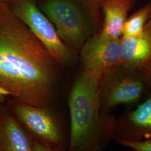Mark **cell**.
<instances>
[{
  "label": "cell",
  "mask_w": 151,
  "mask_h": 151,
  "mask_svg": "<svg viewBox=\"0 0 151 151\" xmlns=\"http://www.w3.org/2000/svg\"><path fill=\"white\" fill-rule=\"evenodd\" d=\"M63 68L27 25L0 3V102L50 107Z\"/></svg>",
  "instance_id": "6da1fadb"
},
{
  "label": "cell",
  "mask_w": 151,
  "mask_h": 151,
  "mask_svg": "<svg viewBox=\"0 0 151 151\" xmlns=\"http://www.w3.org/2000/svg\"><path fill=\"white\" fill-rule=\"evenodd\" d=\"M103 74L83 68L69 97L70 151H99L114 138L115 118L100 112Z\"/></svg>",
  "instance_id": "7a4b0ae2"
},
{
  "label": "cell",
  "mask_w": 151,
  "mask_h": 151,
  "mask_svg": "<svg viewBox=\"0 0 151 151\" xmlns=\"http://www.w3.org/2000/svg\"><path fill=\"white\" fill-rule=\"evenodd\" d=\"M35 1L62 40L78 54L87 40L101 30V0Z\"/></svg>",
  "instance_id": "3957f363"
},
{
  "label": "cell",
  "mask_w": 151,
  "mask_h": 151,
  "mask_svg": "<svg viewBox=\"0 0 151 151\" xmlns=\"http://www.w3.org/2000/svg\"><path fill=\"white\" fill-rule=\"evenodd\" d=\"M150 90L140 70L122 63L103 74L100 92L101 114H109L120 105L138 103Z\"/></svg>",
  "instance_id": "277c9868"
},
{
  "label": "cell",
  "mask_w": 151,
  "mask_h": 151,
  "mask_svg": "<svg viewBox=\"0 0 151 151\" xmlns=\"http://www.w3.org/2000/svg\"><path fill=\"white\" fill-rule=\"evenodd\" d=\"M5 105L32 139L48 147L51 151L65 149V136L60 120L50 107H42L12 99Z\"/></svg>",
  "instance_id": "5b68a950"
},
{
  "label": "cell",
  "mask_w": 151,
  "mask_h": 151,
  "mask_svg": "<svg viewBox=\"0 0 151 151\" xmlns=\"http://www.w3.org/2000/svg\"><path fill=\"white\" fill-rule=\"evenodd\" d=\"M9 4L14 14L27 25L63 68L75 62L78 54L62 40L35 0H12Z\"/></svg>",
  "instance_id": "8992f818"
},
{
  "label": "cell",
  "mask_w": 151,
  "mask_h": 151,
  "mask_svg": "<svg viewBox=\"0 0 151 151\" xmlns=\"http://www.w3.org/2000/svg\"><path fill=\"white\" fill-rule=\"evenodd\" d=\"M78 54L83 68L104 74L122 63L120 38L95 34L87 40Z\"/></svg>",
  "instance_id": "52a82bcc"
},
{
  "label": "cell",
  "mask_w": 151,
  "mask_h": 151,
  "mask_svg": "<svg viewBox=\"0 0 151 151\" xmlns=\"http://www.w3.org/2000/svg\"><path fill=\"white\" fill-rule=\"evenodd\" d=\"M113 139L116 142L151 139V89L137 108L128 110L116 119Z\"/></svg>",
  "instance_id": "ba28073f"
},
{
  "label": "cell",
  "mask_w": 151,
  "mask_h": 151,
  "mask_svg": "<svg viewBox=\"0 0 151 151\" xmlns=\"http://www.w3.org/2000/svg\"><path fill=\"white\" fill-rule=\"evenodd\" d=\"M122 64L140 70L151 60V20L139 35L121 37Z\"/></svg>",
  "instance_id": "9c48e42d"
},
{
  "label": "cell",
  "mask_w": 151,
  "mask_h": 151,
  "mask_svg": "<svg viewBox=\"0 0 151 151\" xmlns=\"http://www.w3.org/2000/svg\"><path fill=\"white\" fill-rule=\"evenodd\" d=\"M34 140L5 105L0 151H33Z\"/></svg>",
  "instance_id": "30bf717a"
},
{
  "label": "cell",
  "mask_w": 151,
  "mask_h": 151,
  "mask_svg": "<svg viewBox=\"0 0 151 151\" xmlns=\"http://www.w3.org/2000/svg\"><path fill=\"white\" fill-rule=\"evenodd\" d=\"M136 0H101L103 27L100 35L103 37L120 39L122 37L125 22Z\"/></svg>",
  "instance_id": "8fae6325"
},
{
  "label": "cell",
  "mask_w": 151,
  "mask_h": 151,
  "mask_svg": "<svg viewBox=\"0 0 151 151\" xmlns=\"http://www.w3.org/2000/svg\"><path fill=\"white\" fill-rule=\"evenodd\" d=\"M150 20L151 1L128 17L124 23L122 37H127L139 35L142 32L146 23Z\"/></svg>",
  "instance_id": "7c38bea8"
},
{
  "label": "cell",
  "mask_w": 151,
  "mask_h": 151,
  "mask_svg": "<svg viewBox=\"0 0 151 151\" xmlns=\"http://www.w3.org/2000/svg\"><path fill=\"white\" fill-rule=\"evenodd\" d=\"M122 146L127 147L134 151H151V139L139 141L120 140L117 142Z\"/></svg>",
  "instance_id": "4fadbf2b"
},
{
  "label": "cell",
  "mask_w": 151,
  "mask_h": 151,
  "mask_svg": "<svg viewBox=\"0 0 151 151\" xmlns=\"http://www.w3.org/2000/svg\"><path fill=\"white\" fill-rule=\"evenodd\" d=\"M140 70L145 76L150 87V89L151 90V60Z\"/></svg>",
  "instance_id": "5bb4252c"
},
{
  "label": "cell",
  "mask_w": 151,
  "mask_h": 151,
  "mask_svg": "<svg viewBox=\"0 0 151 151\" xmlns=\"http://www.w3.org/2000/svg\"><path fill=\"white\" fill-rule=\"evenodd\" d=\"M5 107V103L0 102V137H1V132L2 124V119H3V112Z\"/></svg>",
  "instance_id": "9a60e30c"
},
{
  "label": "cell",
  "mask_w": 151,
  "mask_h": 151,
  "mask_svg": "<svg viewBox=\"0 0 151 151\" xmlns=\"http://www.w3.org/2000/svg\"><path fill=\"white\" fill-rule=\"evenodd\" d=\"M12 0H0V3H6L9 4Z\"/></svg>",
  "instance_id": "2e32d148"
}]
</instances>
